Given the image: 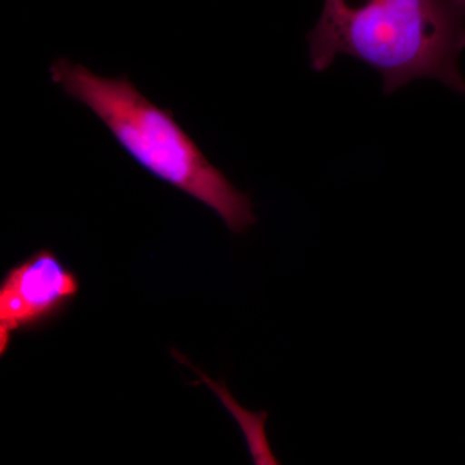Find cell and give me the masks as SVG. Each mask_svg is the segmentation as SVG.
Listing matches in <instances>:
<instances>
[{
  "label": "cell",
  "instance_id": "6da1fadb",
  "mask_svg": "<svg viewBox=\"0 0 465 465\" xmlns=\"http://www.w3.org/2000/svg\"><path fill=\"white\" fill-rule=\"evenodd\" d=\"M307 41L314 72L344 54L376 70L384 94L418 79L465 94V0H323Z\"/></svg>",
  "mask_w": 465,
  "mask_h": 465
},
{
  "label": "cell",
  "instance_id": "7a4b0ae2",
  "mask_svg": "<svg viewBox=\"0 0 465 465\" xmlns=\"http://www.w3.org/2000/svg\"><path fill=\"white\" fill-rule=\"evenodd\" d=\"M50 73L54 84L90 109L146 173L213 210L234 234L256 224L250 195L208 162L170 109L146 99L128 76L105 78L66 58L54 61Z\"/></svg>",
  "mask_w": 465,
  "mask_h": 465
},
{
  "label": "cell",
  "instance_id": "3957f363",
  "mask_svg": "<svg viewBox=\"0 0 465 465\" xmlns=\"http://www.w3.org/2000/svg\"><path fill=\"white\" fill-rule=\"evenodd\" d=\"M79 292L78 274L50 247L11 266L0 282V356L15 333L36 331L64 316Z\"/></svg>",
  "mask_w": 465,
  "mask_h": 465
}]
</instances>
